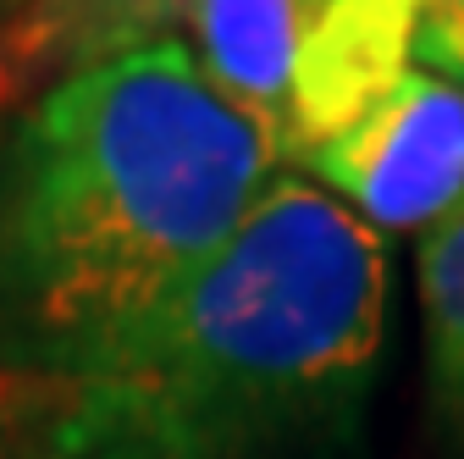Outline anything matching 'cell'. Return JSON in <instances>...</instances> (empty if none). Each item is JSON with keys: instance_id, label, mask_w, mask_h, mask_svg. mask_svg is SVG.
Instances as JSON below:
<instances>
[{"instance_id": "1", "label": "cell", "mask_w": 464, "mask_h": 459, "mask_svg": "<svg viewBox=\"0 0 464 459\" xmlns=\"http://www.w3.org/2000/svg\"><path fill=\"white\" fill-rule=\"evenodd\" d=\"M392 249L276 171L232 244L78 376L0 382L12 459H376Z\"/></svg>"}, {"instance_id": "2", "label": "cell", "mask_w": 464, "mask_h": 459, "mask_svg": "<svg viewBox=\"0 0 464 459\" xmlns=\"http://www.w3.org/2000/svg\"><path fill=\"white\" fill-rule=\"evenodd\" d=\"M282 161L171 34L0 128V382L78 376L232 244Z\"/></svg>"}, {"instance_id": "3", "label": "cell", "mask_w": 464, "mask_h": 459, "mask_svg": "<svg viewBox=\"0 0 464 459\" xmlns=\"http://www.w3.org/2000/svg\"><path fill=\"white\" fill-rule=\"evenodd\" d=\"M299 178L326 189L382 239H426L464 210V89L410 67L382 105L321 144Z\"/></svg>"}, {"instance_id": "4", "label": "cell", "mask_w": 464, "mask_h": 459, "mask_svg": "<svg viewBox=\"0 0 464 459\" xmlns=\"http://www.w3.org/2000/svg\"><path fill=\"white\" fill-rule=\"evenodd\" d=\"M415 0H321L294 67L287 171L348 133L415 67Z\"/></svg>"}, {"instance_id": "5", "label": "cell", "mask_w": 464, "mask_h": 459, "mask_svg": "<svg viewBox=\"0 0 464 459\" xmlns=\"http://www.w3.org/2000/svg\"><path fill=\"white\" fill-rule=\"evenodd\" d=\"M321 0H183L178 39L188 44L205 83L249 117L287 171L294 122V67Z\"/></svg>"}, {"instance_id": "6", "label": "cell", "mask_w": 464, "mask_h": 459, "mask_svg": "<svg viewBox=\"0 0 464 459\" xmlns=\"http://www.w3.org/2000/svg\"><path fill=\"white\" fill-rule=\"evenodd\" d=\"M0 23L28 94H39L83 67L171 39L183 23V0H28Z\"/></svg>"}, {"instance_id": "7", "label": "cell", "mask_w": 464, "mask_h": 459, "mask_svg": "<svg viewBox=\"0 0 464 459\" xmlns=\"http://www.w3.org/2000/svg\"><path fill=\"white\" fill-rule=\"evenodd\" d=\"M426 421L448 459H464V210L415 239Z\"/></svg>"}, {"instance_id": "8", "label": "cell", "mask_w": 464, "mask_h": 459, "mask_svg": "<svg viewBox=\"0 0 464 459\" xmlns=\"http://www.w3.org/2000/svg\"><path fill=\"white\" fill-rule=\"evenodd\" d=\"M34 94H28V83H23V73H17V62H12V50H6V23H0V128H6V117L12 111H23Z\"/></svg>"}, {"instance_id": "9", "label": "cell", "mask_w": 464, "mask_h": 459, "mask_svg": "<svg viewBox=\"0 0 464 459\" xmlns=\"http://www.w3.org/2000/svg\"><path fill=\"white\" fill-rule=\"evenodd\" d=\"M415 6H431V12H464V0H415Z\"/></svg>"}, {"instance_id": "10", "label": "cell", "mask_w": 464, "mask_h": 459, "mask_svg": "<svg viewBox=\"0 0 464 459\" xmlns=\"http://www.w3.org/2000/svg\"><path fill=\"white\" fill-rule=\"evenodd\" d=\"M17 6H28V0H0V17H12Z\"/></svg>"}]
</instances>
